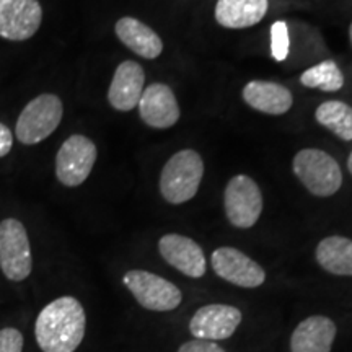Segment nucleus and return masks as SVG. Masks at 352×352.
<instances>
[{"instance_id":"9b49d317","label":"nucleus","mask_w":352,"mask_h":352,"mask_svg":"<svg viewBox=\"0 0 352 352\" xmlns=\"http://www.w3.org/2000/svg\"><path fill=\"white\" fill-rule=\"evenodd\" d=\"M43 8L38 0H0V38L26 41L38 33Z\"/></svg>"},{"instance_id":"f257e3e1","label":"nucleus","mask_w":352,"mask_h":352,"mask_svg":"<svg viewBox=\"0 0 352 352\" xmlns=\"http://www.w3.org/2000/svg\"><path fill=\"white\" fill-rule=\"evenodd\" d=\"M87 315L76 297L56 298L39 311L34 336L43 352H76L85 338Z\"/></svg>"},{"instance_id":"9d476101","label":"nucleus","mask_w":352,"mask_h":352,"mask_svg":"<svg viewBox=\"0 0 352 352\" xmlns=\"http://www.w3.org/2000/svg\"><path fill=\"white\" fill-rule=\"evenodd\" d=\"M243 320L240 308L227 303H209L197 308L189 320V333L196 340H228L239 329Z\"/></svg>"},{"instance_id":"6ab92c4d","label":"nucleus","mask_w":352,"mask_h":352,"mask_svg":"<svg viewBox=\"0 0 352 352\" xmlns=\"http://www.w3.org/2000/svg\"><path fill=\"white\" fill-rule=\"evenodd\" d=\"M315 259L329 274L352 277V240L331 235L316 245Z\"/></svg>"},{"instance_id":"aec40b11","label":"nucleus","mask_w":352,"mask_h":352,"mask_svg":"<svg viewBox=\"0 0 352 352\" xmlns=\"http://www.w3.org/2000/svg\"><path fill=\"white\" fill-rule=\"evenodd\" d=\"M315 120L321 127L333 132L338 139L352 140V107L341 100H328L315 111Z\"/></svg>"},{"instance_id":"423d86ee","label":"nucleus","mask_w":352,"mask_h":352,"mask_svg":"<svg viewBox=\"0 0 352 352\" xmlns=\"http://www.w3.org/2000/svg\"><path fill=\"white\" fill-rule=\"evenodd\" d=\"M0 270L12 283H21L32 274L33 256L28 233L16 219L0 222Z\"/></svg>"},{"instance_id":"a211bd4d","label":"nucleus","mask_w":352,"mask_h":352,"mask_svg":"<svg viewBox=\"0 0 352 352\" xmlns=\"http://www.w3.org/2000/svg\"><path fill=\"white\" fill-rule=\"evenodd\" d=\"M267 8L270 0H217L214 16L223 28L245 30L263 21Z\"/></svg>"},{"instance_id":"1a4fd4ad","label":"nucleus","mask_w":352,"mask_h":352,"mask_svg":"<svg viewBox=\"0 0 352 352\" xmlns=\"http://www.w3.org/2000/svg\"><path fill=\"white\" fill-rule=\"evenodd\" d=\"M212 270L220 279L243 289H256L266 283V271L248 254L233 246H220L210 256Z\"/></svg>"},{"instance_id":"412c9836","label":"nucleus","mask_w":352,"mask_h":352,"mask_svg":"<svg viewBox=\"0 0 352 352\" xmlns=\"http://www.w3.org/2000/svg\"><path fill=\"white\" fill-rule=\"evenodd\" d=\"M300 83L307 88H316L321 91H338L344 87V76L334 60L327 59L321 60L320 64H315L314 67L303 70L300 76Z\"/></svg>"},{"instance_id":"7ed1b4c3","label":"nucleus","mask_w":352,"mask_h":352,"mask_svg":"<svg viewBox=\"0 0 352 352\" xmlns=\"http://www.w3.org/2000/svg\"><path fill=\"white\" fill-rule=\"evenodd\" d=\"M292 170L307 191L316 197L336 195L342 186V171L336 158L320 148H302L292 160Z\"/></svg>"},{"instance_id":"20e7f679","label":"nucleus","mask_w":352,"mask_h":352,"mask_svg":"<svg viewBox=\"0 0 352 352\" xmlns=\"http://www.w3.org/2000/svg\"><path fill=\"white\" fill-rule=\"evenodd\" d=\"M64 116L63 100L57 95L43 94L30 101L16 120L15 135L21 144L43 142L57 129Z\"/></svg>"},{"instance_id":"39448f33","label":"nucleus","mask_w":352,"mask_h":352,"mask_svg":"<svg viewBox=\"0 0 352 352\" xmlns=\"http://www.w3.org/2000/svg\"><path fill=\"white\" fill-rule=\"evenodd\" d=\"M122 284L140 307L151 311H173L182 305L183 294L173 283L151 271L131 270L122 276Z\"/></svg>"},{"instance_id":"f3484780","label":"nucleus","mask_w":352,"mask_h":352,"mask_svg":"<svg viewBox=\"0 0 352 352\" xmlns=\"http://www.w3.org/2000/svg\"><path fill=\"white\" fill-rule=\"evenodd\" d=\"M114 33L127 50L144 59L153 60L164 52V41L160 34L134 16H122L118 20L114 25Z\"/></svg>"},{"instance_id":"0eeeda50","label":"nucleus","mask_w":352,"mask_h":352,"mask_svg":"<svg viewBox=\"0 0 352 352\" xmlns=\"http://www.w3.org/2000/svg\"><path fill=\"white\" fill-rule=\"evenodd\" d=\"M263 192L252 176L235 175L223 191V210L233 227L252 228L261 217Z\"/></svg>"},{"instance_id":"bb28decb","label":"nucleus","mask_w":352,"mask_h":352,"mask_svg":"<svg viewBox=\"0 0 352 352\" xmlns=\"http://www.w3.org/2000/svg\"><path fill=\"white\" fill-rule=\"evenodd\" d=\"M349 39H351V44H352V23L349 26Z\"/></svg>"},{"instance_id":"6e6552de","label":"nucleus","mask_w":352,"mask_h":352,"mask_svg":"<svg viewBox=\"0 0 352 352\" xmlns=\"http://www.w3.org/2000/svg\"><path fill=\"white\" fill-rule=\"evenodd\" d=\"M98 151L87 135L74 134L65 139L56 155V176L64 186L77 188L87 182L94 170Z\"/></svg>"},{"instance_id":"ddd939ff","label":"nucleus","mask_w":352,"mask_h":352,"mask_svg":"<svg viewBox=\"0 0 352 352\" xmlns=\"http://www.w3.org/2000/svg\"><path fill=\"white\" fill-rule=\"evenodd\" d=\"M139 116L153 129H170L182 116L178 100L166 83H151L139 100Z\"/></svg>"},{"instance_id":"a878e982","label":"nucleus","mask_w":352,"mask_h":352,"mask_svg":"<svg viewBox=\"0 0 352 352\" xmlns=\"http://www.w3.org/2000/svg\"><path fill=\"white\" fill-rule=\"evenodd\" d=\"M347 170H349V173L352 175V152L349 153V158H347Z\"/></svg>"},{"instance_id":"2eb2a0df","label":"nucleus","mask_w":352,"mask_h":352,"mask_svg":"<svg viewBox=\"0 0 352 352\" xmlns=\"http://www.w3.org/2000/svg\"><path fill=\"white\" fill-rule=\"evenodd\" d=\"M336 333V323L328 316H308L290 334V352H331Z\"/></svg>"},{"instance_id":"f8f14e48","label":"nucleus","mask_w":352,"mask_h":352,"mask_svg":"<svg viewBox=\"0 0 352 352\" xmlns=\"http://www.w3.org/2000/svg\"><path fill=\"white\" fill-rule=\"evenodd\" d=\"M158 253L170 266L191 279H201L208 271V259L199 243L179 233H166L158 240Z\"/></svg>"},{"instance_id":"393cba45","label":"nucleus","mask_w":352,"mask_h":352,"mask_svg":"<svg viewBox=\"0 0 352 352\" xmlns=\"http://www.w3.org/2000/svg\"><path fill=\"white\" fill-rule=\"evenodd\" d=\"M13 147V134L6 124L0 122V158L7 157Z\"/></svg>"},{"instance_id":"5701e85b","label":"nucleus","mask_w":352,"mask_h":352,"mask_svg":"<svg viewBox=\"0 0 352 352\" xmlns=\"http://www.w3.org/2000/svg\"><path fill=\"white\" fill-rule=\"evenodd\" d=\"M0 352H23V334L16 328L0 329Z\"/></svg>"},{"instance_id":"f03ea898","label":"nucleus","mask_w":352,"mask_h":352,"mask_svg":"<svg viewBox=\"0 0 352 352\" xmlns=\"http://www.w3.org/2000/svg\"><path fill=\"white\" fill-rule=\"evenodd\" d=\"M202 176H204V162L199 152L183 148L173 153L164 165L158 179L160 195L168 204H184L197 195Z\"/></svg>"},{"instance_id":"4be33fe9","label":"nucleus","mask_w":352,"mask_h":352,"mask_svg":"<svg viewBox=\"0 0 352 352\" xmlns=\"http://www.w3.org/2000/svg\"><path fill=\"white\" fill-rule=\"evenodd\" d=\"M289 30L285 21H276L271 26V56L277 63H283L289 56Z\"/></svg>"},{"instance_id":"b1692460","label":"nucleus","mask_w":352,"mask_h":352,"mask_svg":"<svg viewBox=\"0 0 352 352\" xmlns=\"http://www.w3.org/2000/svg\"><path fill=\"white\" fill-rule=\"evenodd\" d=\"M178 352H227L222 346H219L215 341L206 340H191L183 342L179 346Z\"/></svg>"},{"instance_id":"dca6fc26","label":"nucleus","mask_w":352,"mask_h":352,"mask_svg":"<svg viewBox=\"0 0 352 352\" xmlns=\"http://www.w3.org/2000/svg\"><path fill=\"white\" fill-rule=\"evenodd\" d=\"M243 101L254 111L283 116L294 107V95L287 87L270 80H252L241 90Z\"/></svg>"},{"instance_id":"4468645a","label":"nucleus","mask_w":352,"mask_h":352,"mask_svg":"<svg viewBox=\"0 0 352 352\" xmlns=\"http://www.w3.org/2000/svg\"><path fill=\"white\" fill-rule=\"evenodd\" d=\"M145 88L144 67L135 60H124L114 70L108 88V101L116 111H132L139 104Z\"/></svg>"}]
</instances>
